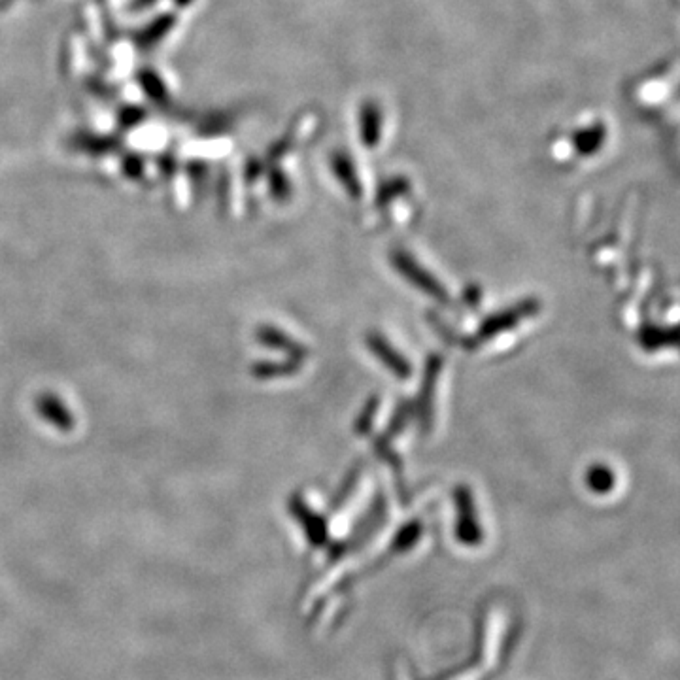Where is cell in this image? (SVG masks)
Instances as JSON below:
<instances>
[{"label":"cell","instance_id":"obj_1","mask_svg":"<svg viewBox=\"0 0 680 680\" xmlns=\"http://www.w3.org/2000/svg\"><path fill=\"white\" fill-rule=\"evenodd\" d=\"M36 412L42 416V420H46L48 424L53 425L59 431H70L74 427V416L68 410L67 405L55 397V395H42L36 401Z\"/></svg>","mask_w":680,"mask_h":680},{"label":"cell","instance_id":"obj_2","mask_svg":"<svg viewBox=\"0 0 680 680\" xmlns=\"http://www.w3.org/2000/svg\"><path fill=\"white\" fill-rule=\"evenodd\" d=\"M174 25H176V16L174 14H159L140 33L136 34V46L140 50H152L155 44H159L170 33V29Z\"/></svg>","mask_w":680,"mask_h":680},{"label":"cell","instance_id":"obj_3","mask_svg":"<svg viewBox=\"0 0 680 680\" xmlns=\"http://www.w3.org/2000/svg\"><path fill=\"white\" fill-rule=\"evenodd\" d=\"M70 146L76 152L87 155H106L114 152L119 146L116 136L95 135V133H76L70 138Z\"/></svg>","mask_w":680,"mask_h":680},{"label":"cell","instance_id":"obj_4","mask_svg":"<svg viewBox=\"0 0 680 680\" xmlns=\"http://www.w3.org/2000/svg\"><path fill=\"white\" fill-rule=\"evenodd\" d=\"M138 84L142 85L144 93L155 102H165L169 93H167V84L161 80V76L153 70H142L138 74Z\"/></svg>","mask_w":680,"mask_h":680},{"label":"cell","instance_id":"obj_5","mask_svg":"<svg viewBox=\"0 0 680 680\" xmlns=\"http://www.w3.org/2000/svg\"><path fill=\"white\" fill-rule=\"evenodd\" d=\"M144 116H146V112H144L142 108L125 106V108H121V112H119V125H121L123 129H131V127H135V125H140Z\"/></svg>","mask_w":680,"mask_h":680},{"label":"cell","instance_id":"obj_6","mask_svg":"<svg viewBox=\"0 0 680 680\" xmlns=\"http://www.w3.org/2000/svg\"><path fill=\"white\" fill-rule=\"evenodd\" d=\"M123 172L129 178H140L144 172V159L136 153H129L123 157Z\"/></svg>","mask_w":680,"mask_h":680},{"label":"cell","instance_id":"obj_7","mask_svg":"<svg viewBox=\"0 0 680 680\" xmlns=\"http://www.w3.org/2000/svg\"><path fill=\"white\" fill-rule=\"evenodd\" d=\"M153 2H155V0H135L131 8H133V10H144V8L152 6Z\"/></svg>","mask_w":680,"mask_h":680}]
</instances>
